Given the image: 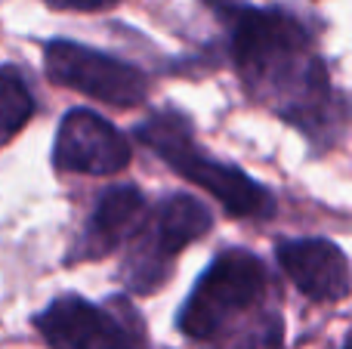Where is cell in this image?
Returning a JSON list of instances; mask_svg holds the SVG:
<instances>
[{
	"mask_svg": "<svg viewBox=\"0 0 352 349\" xmlns=\"http://www.w3.org/2000/svg\"><path fill=\"white\" fill-rule=\"evenodd\" d=\"M269 291V272L256 254L226 247L210 260L192 294L176 313V328L188 340H217L244 313L256 309Z\"/></svg>",
	"mask_w": 352,
	"mask_h": 349,
	"instance_id": "3",
	"label": "cell"
},
{
	"mask_svg": "<svg viewBox=\"0 0 352 349\" xmlns=\"http://www.w3.org/2000/svg\"><path fill=\"white\" fill-rule=\"evenodd\" d=\"M34 115V96H31L19 68H0V146L12 139Z\"/></svg>",
	"mask_w": 352,
	"mask_h": 349,
	"instance_id": "10",
	"label": "cell"
},
{
	"mask_svg": "<svg viewBox=\"0 0 352 349\" xmlns=\"http://www.w3.org/2000/svg\"><path fill=\"white\" fill-rule=\"evenodd\" d=\"M275 257L294 288L316 303L346 300L352 291V266L343 247L331 238H285Z\"/></svg>",
	"mask_w": 352,
	"mask_h": 349,
	"instance_id": "8",
	"label": "cell"
},
{
	"mask_svg": "<svg viewBox=\"0 0 352 349\" xmlns=\"http://www.w3.org/2000/svg\"><path fill=\"white\" fill-rule=\"evenodd\" d=\"M53 164L68 173L111 177L130 164V142L121 130L90 109H74L56 130Z\"/></svg>",
	"mask_w": 352,
	"mask_h": 349,
	"instance_id": "7",
	"label": "cell"
},
{
	"mask_svg": "<svg viewBox=\"0 0 352 349\" xmlns=\"http://www.w3.org/2000/svg\"><path fill=\"white\" fill-rule=\"evenodd\" d=\"M217 349H285V319L278 313H260V319L238 331L232 344Z\"/></svg>",
	"mask_w": 352,
	"mask_h": 349,
	"instance_id": "11",
	"label": "cell"
},
{
	"mask_svg": "<svg viewBox=\"0 0 352 349\" xmlns=\"http://www.w3.org/2000/svg\"><path fill=\"white\" fill-rule=\"evenodd\" d=\"M53 10H74V12H96V10H109L118 0H47Z\"/></svg>",
	"mask_w": 352,
	"mask_h": 349,
	"instance_id": "12",
	"label": "cell"
},
{
	"mask_svg": "<svg viewBox=\"0 0 352 349\" xmlns=\"http://www.w3.org/2000/svg\"><path fill=\"white\" fill-rule=\"evenodd\" d=\"M34 325L53 349H142L136 328L78 294L56 297Z\"/></svg>",
	"mask_w": 352,
	"mask_h": 349,
	"instance_id": "6",
	"label": "cell"
},
{
	"mask_svg": "<svg viewBox=\"0 0 352 349\" xmlns=\"http://www.w3.org/2000/svg\"><path fill=\"white\" fill-rule=\"evenodd\" d=\"M43 68L53 84L118 109L140 105L148 96V78L136 65L74 41H50L43 49Z\"/></svg>",
	"mask_w": 352,
	"mask_h": 349,
	"instance_id": "5",
	"label": "cell"
},
{
	"mask_svg": "<svg viewBox=\"0 0 352 349\" xmlns=\"http://www.w3.org/2000/svg\"><path fill=\"white\" fill-rule=\"evenodd\" d=\"M229 31V53L244 90L328 148L346 127V102L334 90L316 37L294 12L241 0H207Z\"/></svg>",
	"mask_w": 352,
	"mask_h": 349,
	"instance_id": "1",
	"label": "cell"
},
{
	"mask_svg": "<svg viewBox=\"0 0 352 349\" xmlns=\"http://www.w3.org/2000/svg\"><path fill=\"white\" fill-rule=\"evenodd\" d=\"M340 349H352V337H349V340H346V344H343Z\"/></svg>",
	"mask_w": 352,
	"mask_h": 349,
	"instance_id": "13",
	"label": "cell"
},
{
	"mask_svg": "<svg viewBox=\"0 0 352 349\" xmlns=\"http://www.w3.org/2000/svg\"><path fill=\"white\" fill-rule=\"evenodd\" d=\"M136 139L148 146L182 179L201 185L223 204V210L238 220H266L275 214V198L263 183L250 179L241 167L217 161L201 152L195 142L192 121L176 109H161L136 127Z\"/></svg>",
	"mask_w": 352,
	"mask_h": 349,
	"instance_id": "2",
	"label": "cell"
},
{
	"mask_svg": "<svg viewBox=\"0 0 352 349\" xmlns=\"http://www.w3.org/2000/svg\"><path fill=\"white\" fill-rule=\"evenodd\" d=\"M213 226V216L207 204L195 195L176 192L158 201L152 210V220L142 223L133 235V247L124 263V282L133 294H152L167 282L173 269V260L182 247L204 238Z\"/></svg>",
	"mask_w": 352,
	"mask_h": 349,
	"instance_id": "4",
	"label": "cell"
},
{
	"mask_svg": "<svg viewBox=\"0 0 352 349\" xmlns=\"http://www.w3.org/2000/svg\"><path fill=\"white\" fill-rule=\"evenodd\" d=\"M146 223V198L136 185H111L99 195L72 260H99L121 247Z\"/></svg>",
	"mask_w": 352,
	"mask_h": 349,
	"instance_id": "9",
	"label": "cell"
}]
</instances>
